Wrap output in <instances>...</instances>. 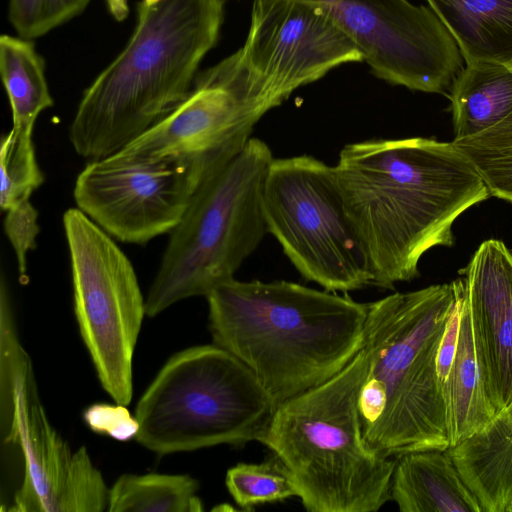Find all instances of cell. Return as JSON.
Wrapping results in <instances>:
<instances>
[{"label":"cell","mask_w":512,"mask_h":512,"mask_svg":"<svg viewBox=\"0 0 512 512\" xmlns=\"http://www.w3.org/2000/svg\"><path fill=\"white\" fill-rule=\"evenodd\" d=\"M347 214L375 286L392 289L419 274L422 255L453 244L452 225L490 193L452 144L412 137L351 143L335 166Z\"/></svg>","instance_id":"6da1fadb"},{"label":"cell","mask_w":512,"mask_h":512,"mask_svg":"<svg viewBox=\"0 0 512 512\" xmlns=\"http://www.w3.org/2000/svg\"><path fill=\"white\" fill-rule=\"evenodd\" d=\"M206 299L213 343L254 373L275 408L338 374L364 345L367 303L347 295L232 278Z\"/></svg>","instance_id":"7a4b0ae2"},{"label":"cell","mask_w":512,"mask_h":512,"mask_svg":"<svg viewBox=\"0 0 512 512\" xmlns=\"http://www.w3.org/2000/svg\"><path fill=\"white\" fill-rule=\"evenodd\" d=\"M225 0L138 3V22L122 52L84 91L69 128L82 158H107L154 127L189 95L215 46Z\"/></svg>","instance_id":"3957f363"},{"label":"cell","mask_w":512,"mask_h":512,"mask_svg":"<svg viewBox=\"0 0 512 512\" xmlns=\"http://www.w3.org/2000/svg\"><path fill=\"white\" fill-rule=\"evenodd\" d=\"M465 280L396 292L367 303L369 367L358 411L362 435L382 457L450 448L437 353Z\"/></svg>","instance_id":"277c9868"},{"label":"cell","mask_w":512,"mask_h":512,"mask_svg":"<svg viewBox=\"0 0 512 512\" xmlns=\"http://www.w3.org/2000/svg\"><path fill=\"white\" fill-rule=\"evenodd\" d=\"M365 345L338 374L278 405L259 438L288 468L310 512H376L391 500L396 459L365 442L358 400Z\"/></svg>","instance_id":"5b68a950"},{"label":"cell","mask_w":512,"mask_h":512,"mask_svg":"<svg viewBox=\"0 0 512 512\" xmlns=\"http://www.w3.org/2000/svg\"><path fill=\"white\" fill-rule=\"evenodd\" d=\"M273 159L269 146L251 137L195 191L170 232L145 299L146 315L156 316L189 297H206L234 278L268 233L263 189Z\"/></svg>","instance_id":"8992f818"},{"label":"cell","mask_w":512,"mask_h":512,"mask_svg":"<svg viewBox=\"0 0 512 512\" xmlns=\"http://www.w3.org/2000/svg\"><path fill=\"white\" fill-rule=\"evenodd\" d=\"M275 405L254 373L215 344L174 354L136 407L135 439L160 454L258 441Z\"/></svg>","instance_id":"52a82bcc"},{"label":"cell","mask_w":512,"mask_h":512,"mask_svg":"<svg viewBox=\"0 0 512 512\" xmlns=\"http://www.w3.org/2000/svg\"><path fill=\"white\" fill-rule=\"evenodd\" d=\"M0 415L3 443L22 461L8 511L101 512L109 489L85 447L72 451L50 424L22 347L9 290L0 287Z\"/></svg>","instance_id":"ba28073f"},{"label":"cell","mask_w":512,"mask_h":512,"mask_svg":"<svg viewBox=\"0 0 512 512\" xmlns=\"http://www.w3.org/2000/svg\"><path fill=\"white\" fill-rule=\"evenodd\" d=\"M267 229L306 280L331 292L373 284L335 166L308 155L273 159L263 189Z\"/></svg>","instance_id":"9c48e42d"},{"label":"cell","mask_w":512,"mask_h":512,"mask_svg":"<svg viewBox=\"0 0 512 512\" xmlns=\"http://www.w3.org/2000/svg\"><path fill=\"white\" fill-rule=\"evenodd\" d=\"M277 106L235 52L197 75L177 108L113 156L175 162L200 187L242 151L257 122Z\"/></svg>","instance_id":"30bf717a"},{"label":"cell","mask_w":512,"mask_h":512,"mask_svg":"<svg viewBox=\"0 0 512 512\" xmlns=\"http://www.w3.org/2000/svg\"><path fill=\"white\" fill-rule=\"evenodd\" d=\"M74 311L102 387L116 404L133 394L132 360L146 315L135 270L113 237L78 208L63 215Z\"/></svg>","instance_id":"8fae6325"},{"label":"cell","mask_w":512,"mask_h":512,"mask_svg":"<svg viewBox=\"0 0 512 512\" xmlns=\"http://www.w3.org/2000/svg\"><path fill=\"white\" fill-rule=\"evenodd\" d=\"M344 29L372 73L392 85L445 93L463 57L429 6L408 0H315Z\"/></svg>","instance_id":"7c38bea8"},{"label":"cell","mask_w":512,"mask_h":512,"mask_svg":"<svg viewBox=\"0 0 512 512\" xmlns=\"http://www.w3.org/2000/svg\"><path fill=\"white\" fill-rule=\"evenodd\" d=\"M237 53L279 105L335 67L363 61L353 40L315 0H254Z\"/></svg>","instance_id":"4fadbf2b"},{"label":"cell","mask_w":512,"mask_h":512,"mask_svg":"<svg viewBox=\"0 0 512 512\" xmlns=\"http://www.w3.org/2000/svg\"><path fill=\"white\" fill-rule=\"evenodd\" d=\"M198 182L169 160L89 161L74 186L77 208L116 240L144 245L181 221Z\"/></svg>","instance_id":"5bb4252c"},{"label":"cell","mask_w":512,"mask_h":512,"mask_svg":"<svg viewBox=\"0 0 512 512\" xmlns=\"http://www.w3.org/2000/svg\"><path fill=\"white\" fill-rule=\"evenodd\" d=\"M464 280L477 363L496 414L512 400V252L500 240L482 242Z\"/></svg>","instance_id":"9a60e30c"},{"label":"cell","mask_w":512,"mask_h":512,"mask_svg":"<svg viewBox=\"0 0 512 512\" xmlns=\"http://www.w3.org/2000/svg\"><path fill=\"white\" fill-rule=\"evenodd\" d=\"M448 452L482 512H506L512 503V400Z\"/></svg>","instance_id":"2e32d148"},{"label":"cell","mask_w":512,"mask_h":512,"mask_svg":"<svg viewBox=\"0 0 512 512\" xmlns=\"http://www.w3.org/2000/svg\"><path fill=\"white\" fill-rule=\"evenodd\" d=\"M391 500L401 512H482L448 450L414 451L397 457Z\"/></svg>","instance_id":"e0dca14e"},{"label":"cell","mask_w":512,"mask_h":512,"mask_svg":"<svg viewBox=\"0 0 512 512\" xmlns=\"http://www.w3.org/2000/svg\"><path fill=\"white\" fill-rule=\"evenodd\" d=\"M465 63L512 66V0H426Z\"/></svg>","instance_id":"ac0fdd59"},{"label":"cell","mask_w":512,"mask_h":512,"mask_svg":"<svg viewBox=\"0 0 512 512\" xmlns=\"http://www.w3.org/2000/svg\"><path fill=\"white\" fill-rule=\"evenodd\" d=\"M450 92L454 139L482 132L512 114V66L465 63Z\"/></svg>","instance_id":"d6986e66"},{"label":"cell","mask_w":512,"mask_h":512,"mask_svg":"<svg viewBox=\"0 0 512 512\" xmlns=\"http://www.w3.org/2000/svg\"><path fill=\"white\" fill-rule=\"evenodd\" d=\"M442 393L450 448L477 432L495 415L477 363L466 295L460 314L458 345Z\"/></svg>","instance_id":"ffe728a7"},{"label":"cell","mask_w":512,"mask_h":512,"mask_svg":"<svg viewBox=\"0 0 512 512\" xmlns=\"http://www.w3.org/2000/svg\"><path fill=\"white\" fill-rule=\"evenodd\" d=\"M0 73L17 133H33L39 114L53 105L45 65L31 41L10 35L0 38Z\"/></svg>","instance_id":"44dd1931"},{"label":"cell","mask_w":512,"mask_h":512,"mask_svg":"<svg viewBox=\"0 0 512 512\" xmlns=\"http://www.w3.org/2000/svg\"><path fill=\"white\" fill-rule=\"evenodd\" d=\"M199 484L189 475L124 474L109 489V512H200Z\"/></svg>","instance_id":"7402d4cb"},{"label":"cell","mask_w":512,"mask_h":512,"mask_svg":"<svg viewBox=\"0 0 512 512\" xmlns=\"http://www.w3.org/2000/svg\"><path fill=\"white\" fill-rule=\"evenodd\" d=\"M452 144L480 175L490 195L512 203V114Z\"/></svg>","instance_id":"603a6c76"},{"label":"cell","mask_w":512,"mask_h":512,"mask_svg":"<svg viewBox=\"0 0 512 512\" xmlns=\"http://www.w3.org/2000/svg\"><path fill=\"white\" fill-rule=\"evenodd\" d=\"M225 484L236 504L246 511L298 496L293 476L276 456L262 463L237 464L227 471Z\"/></svg>","instance_id":"cb8c5ba5"},{"label":"cell","mask_w":512,"mask_h":512,"mask_svg":"<svg viewBox=\"0 0 512 512\" xmlns=\"http://www.w3.org/2000/svg\"><path fill=\"white\" fill-rule=\"evenodd\" d=\"M0 206L3 211L28 201L44 176L38 166L32 134L11 130L0 150Z\"/></svg>","instance_id":"d4e9b609"},{"label":"cell","mask_w":512,"mask_h":512,"mask_svg":"<svg viewBox=\"0 0 512 512\" xmlns=\"http://www.w3.org/2000/svg\"><path fill=\"white\" fill-rule=\"evenodd\" d=\"M90 0H10L9 20L21 38L33 39L80 14Z\"/></svg>","instance_id":"484cf974"},{"label":"cell","mask_w":512,"mask_h":512,"mask_svg":"<svg viewBox=\"0 0 512 512\" xmlns=\"http://www.w3.org/2000/svg\"><path fill=\"white\" fill-rule=\"evenodd\" d=\"M37 218L38 211L29 200L6 211L4 231L15 252L21 277L26 275L27 252L36 247L40 232Z\"/></svg>","instance_id":"4316f807"},{"label":"cell","mask_w":512,"mask_h":512,"mask_svg":"<svg viewBox=\"0 0 512 512\" xmlns=\"http://www.w3.org/2000/svg\"><path fill=\"white\" fill-rule=\"evenodd\" d=\"M84 419L96 433L106 434L120 441L135 438L139 427L136 418L120 404L90 406L84 412Z\"/></svg>","instance_id":"83f0119b"},{"label":"cell","mask_w":512,"mask_h":512,"mask_svg":"<svg viewBox=\"0 0 512 512\" xmlns=\"http://www.w3.org/2000/svg\"><path fill=\"white\" fill-rule=\"evenodd\" d=\"M465 295L451 314L439 344L436 363L441 387L448 378L455 357L459 338L460 314Z\"/></svg>","instance_id":"f1b7e54d"},{"label":"cell","mask_w":512,"mask_h":512,"mask_svg":"<svg viewBox=\"0 0 512 512\" xmlns=\"http://www.w3.org/2000/svg\"><path fill=\"white\" fill-rule=\"evenodd\" d=\"M129 0H106L109 12L117 21H123L129 13ZM160 0H142L148 6L158 3Z\"/></svg>","instance_id":"f546056e"},{"label":"cell","mask_w":512,"mask_h":512,"mask_svg":"<svg viewBox=\"0 0 512 512\" xmlns=\"http://www.w3.org/2000/svg\"><path fill=\"white\" fill-rule=\"evenodd\" d=\"M506 512H512V503L509 505V507L507 508Z\"/></svg>","instance_id":"4dcf8cb0"}]
</instances>
